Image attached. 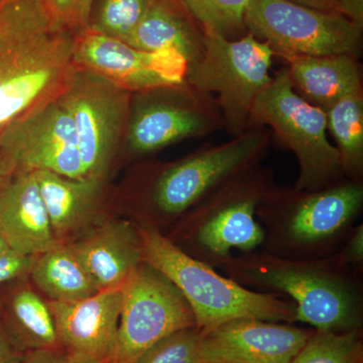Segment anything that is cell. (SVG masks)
I'll list each match as a JSON object with an SVG mask.
<instances>
[{
  "instance_id": "1",
  "label": "cell",
  "mask_w": 363,
  "mask_h": 363,
  "mask_svg": "<svg viewBox=\"0 0 363 363\" xmlns=\"http://www.w3.org/2000/svg\"><path fill=\"white\" fill-rule=\"evenodd\" d=\"M76 35L44 0L0 1V136L63 91L75 66Z\"/></svg>"
},
{
  "instance_id": "2",
  "label": "cell",
  "mask_w": 363,
  "mask_h": 363,
  "mask_svg": "<svg viewBox=\"0 0 363 363\" xmlns=\"http://www.w3.org/2000/svg\"><path fill=\"white\" fill-rule=\"evenodd\" d=\"M218 267L240 285L286 294L295 305L296 321L316 331L362 330L359 285L334 257L298 259L247 252Z\"/></svg>"
},
{
  "instance_id": "3",
  "label": "cell",
  "mask_w": 363,
  "mask_h": 363,
  "mask_svg": "<svg viewBox=\"0 0 363 363\" xmlns=\"http://www.w3.org/2000/svg\"><path fill=\"white\" fill-rule=\"evenodd\" d=\"M143 262L162 272L183 294L194 313L196 327L208 331L236 319L293 324V302L274 293L255 292L191 257L168 236L149 226L138 227Z\"/></svg>"
},
{
  "instance_id": "4",
  "label": "cell",
  "mask_w": 363,
  "mask_h": 363,
  "mask_svg": "<svg viewBox=\"0 0 363 363\" xmlns=\"http://www.w3.org/2000/svg\"><path fill=\"white\" fill-rule=\"evenodd\" d=\"M363 206L362 180L344 178L316 191L277 186L257 209L267 225L271 255L286 259H320L343 238Z\"/></svg>"
},
{
  "instance_id": "5",
  "label": "cell",
  "mask_w": 363,
  "mask_h": 363,
  "mask_svg": "<svg viewBox=\"0 0 363 363\" xmlns=\"http://www.w3.org/2000/svg\"><path fill=\"white\" fill-rule=\"evenodd\" d=\"M277 187L274 174L262 162L227 179L191 208L187 238L202 262L219 266L236 248L252 252L266 241L257 209Z\"/></svg>"
},
{
  "instance_id": "6",
  "label": "cell",
  "mask_w": 363,
  "mask_h": 363,
  "mask_svg": "<svg viewBox=\"0 0 363 363\" xmlns=\"http://www.w3.org/2000/svg\"><path fill=\"white\" fill-rule=\"evenodd\" d=\"M253 126L269 128L297 157L295 190H320L345 178L338 150L327 138L326 113L296 92L286 68L255 99L248 128Z\"/></svg>"
},
{
  "instance_id": "7",
  "label": "cell",
  "mask_w": 363,
  "mask_h": 363,
  "mask_svg": "<svg viewBox=\"0 0 363 363\" xmlns=\"http://www.w3.org/2000/svg\"><path fill=\"white\" fill-rule=\"evenodd\" d=\"M274 57L271 47L252 33L229 40L204 32L202 55L189 64L185 81L215 98L224 130L234 138L248 130L253 104L271 83Z\"/></svg>"
},
{
  "instance_id": "8",
  "label": "cell",
  "mask_w": 363,
  "mask_h": 363,
  "mask_svg": "<svg viewBox=\"0 0 363 363\" xmlns=\"http://www.w3.org/2000/svg\"><path fill=\"white\" fill-rule=\"evenodd\" d=\"M272 140L271 130L253 126L228 142L204 145L181 161L162 167L150 182L155 211L167 217L187 213L227 179L262 162Z\"/></svg>"
},
{
  "instance_id": "9",
  "label": "cell",
  "mask_w": 363,
  "mask_h": 363,
  "mask_svg": "<svg viewBox=\"0 0 363 363\" xmlns=\"http://www.w3.org/2000/svg\"><path fill=\"white\" fill-rule=\"evenodd\" d=\"M131 93L99 74L74 66L57 100L75 125L86 178L105 181L130 118Z\"/></svg>"
},
{
  "instance_id": "10",
  "label": "cell",
  "mask_w": 363,
  "mask_h": 363,
  "mask_svg": "<svg viewBox=\"0 0 363 363\" xmlns=\"http://www.w3.org/2000/svg\"><path fill=\"white\" fill-rule=\"evenodd\" d=\"M247 33L266 42L274 56H357L362 26L342 13H329L291 0H248Z\"/></svg>"
},
{
  "instance_id": "11",
  "label": "cell",
  "mask_w": 363,
  "mask_h": 363,
  "mask_svg": "<svg viewBox=\"0 0 363 363\" xmlns=\"http://www.w3.org/2000/svg\"><path fill=\"white\" fill-rule=\"evenodd\" d=\"M123 303L112 363H133L169 334L196 327L194 313L166 276L145 262L130 272Z\"/></svg>"
},
{
  "instance_id": "12",
  "label": "cell",
  "mask_w": 363,
  "mask_h": 363,
  "mask_svg": "<svg viewBox=\"0 0 363 363\" xmlns=\"http://www.w3.org/2000/svg\"><path fill=\"white\" fill-rule=\"evenodd\" d=\"M135 94L124 138L133 154H152L181 140L224 130L215 98L186 81Z\"/></svg>"
},
{
  "instance_id": "13",
  "label": "cell",
  "mask_w": 363,
  "mask_h": 363,
  "mask_svg": "<svg viewBox=\"0 0 363 363\" xmlns=\"http://www.w3.org/2000/svg\"><path fill=\"white\" fill-rule=\"evenodd\" d=\"M0 150L16 172L47 171L86 178L75 125L57 98L11 124L0 136Z\"/></svg>"
},
{
  "instance_id": "14",
  "label": "cell",
  "mask_w": 363,
  "mask_h": 363,
  "mask_svg": "<svg viewBox=\"0 0 363 363\" xmlns=\"http://www.w3.org/2000/svg\"><path fill=\"white\" fill-rule=\"evenodd\" d=\"M74 64L135 94L181 84L188 68L174 50L143 51L90 28L76 35Z\"/></svg>"
},
{
  "instance_id": "15",
  "label": "cell",
  "mask_w": 363,
  "mask_h": 363,
  "mask_svg": "<svg viewBox=\"0 0 363 363\" xmlns=\"http://www.w3.org/2000/svg\"><path fill=\"white\" fill-rule=\"evenodd\" d=\"M121 286L76 302L47 303L60 350L72 362H112L123 303Z\"/></svg>"
},
{
  "instance_id": "16",
  "label": "cell",
  "mask_w": 363,
  "mask_h": 363,
  "mask_svg": "<svg viewBox=\"0 0 363 363\" xmlns=\"http://www.w3.org/2000/svg\"><path fill=\"white\" fill-rule=\"evenodd\" d=\"M201 333L202 363H291L313 331L245 318Z\"/></svg>"
},
{
  "instance_id": "17",
  "label": "cell",
  "mask_w": 363,
  "mask_h": 363,
  "mask_svg": "<svg viewBox=\"0 0 363 363\" xmlns=\"http://www.w3.org/2000/svg\"><path fill=\"white\" fill-rule=\"evenodd\" d=\"M0 236L11 252L28 257L61 245L52 233L35 172H16L0 193Z\"/></svg>"
},
{
  "instance_id": "18",
  "label": "cell",
  "mask_w": 363,
  "mask_h": 363,
  "mask_svg": "<svg viewBox=\"0 0 363 363\" xmlns=\"http://www.w3.org/2000/svg\"><path fill=\"white\" fill-rule=\"evenodd\" d=\"M68 245L99 291L123 286L143 262L140 231L130 221L105 222Z\"/></svg>"
},
{
  "instance_id": "19",
  "label": "cell",
  "mask_w": 363,
  "mask_h": 363,
  "mask_svg": "<svg viewBox=\"0 0 363 363\" xmlns=\"http://www.w3.org/2000/svg\"><path fill=\"white\" fill-rule=\"evenodd\" d=\"M294 89L314 106L326 111L332 105L362 90V72L357 56H285Z\"/></svg>"
},
{
  "instance_id": "20",
  "label": "cell",
  "mask_w": 363,
  "mask_h": 363,
  "mask_svg": "<svg viewBox=\"0 0 363 363\" xmlns=\"http://www.w3.org/2000/svg\"><path fill=\"white\" fill-rule=\"evenodd\" d=\"M55 238L61 243L89 225L99 211L104 182L33 171Z\"/></svg>"
},
{
  "instance_id": "21",
  "label": "cell",
  "mask_w": 363,
  "mask_h": 363,
  "mask_svg": "<svg viewBox=\"0 0 363 363\" xmlns=\"http://www.w3.org/2000/svg\"><path fill=\"white\" fill-rule=\"evenodd\" d=\"M180 6H183L180 2L174 0H154L124 43L147 52L174 50L186 59L188 65L193 63L204 49V32L189 21Z\"/></svg>"
},
{
  "instance_id": "22",
  "label": "cell",
  "mask_w": 363,
  "mask_h": 363,
  "mask_svg": "<svg viewBox=\"0 0 363 363\" xmlns=\"http://www.w3.org/2000/svg\"><path fill=\"white\" fill-rule=\"evenodd\" d=\"M0 322L11 342L23 352L60 350L49 307L30 289L16 286L0 293Z\"/></svg>"
},
{
  "instance_id": "23",
  "label": "cell",
  "mask_w": 363,
  "mask_h": 363,
  "mask_svg": "<svg viewBox=\"0 0 363 363\" xmlns=\"http://www.w3.org/2000/svg\"><path fill=\"white\" fill-rule=\"evenodd\" d=\"M28 274L38 288L56 302H76L100 292L67 243L35 257Z\"/></svg>"
},
{
  "instance_id": "24",
  "label": "cell",
  "mask_w": 363,
  "mask_h": 363,
  "mask_svg": "<svg viewBox=\"0 0 363 363\" xmlns=\"http://www.w3.org/2000/svg\"><path fill=\"white\" fill-rule=\"evenodd\" d=\"M327 130L335 140L344 177L362 180L363 172V92L343 97L325 111Z\"/></svg>"
},
{
  "instance_id": "25",
  "label": "cell",
  "mask_w": 363,
  "mask_h": 363,
  "mask_svg": "<svg viewBox=\"0 0 363 363\" xmlns=\"http://www.w3.org/2000/svg\"><path fill=\"white\" fill-rule=\"evenodd\" d=\"M182 6L199 23L203 32L217 33L229 40L247 32L245 14L248 0H180Z\"/></svg>"
},
{
  "instance_id": "26",
  "label": "cell",
  "mask_w": 363,
  "mask_h": 363,
  "mask_svg": "<svg viewBox=\"0 0 363 363\" xmlns=\"http://www.w3.org/2000/svg\"><path fill=\"white\" fill-rule=\"evenodd\" d=\"M291 363H363L362 330L313 331Z\"/></svg>"
},
{
  "instance_id": "27",
  "label": "cell",
  "mask_w": 363,
  "mask_h": 363,
  "mask_svg": "<svg viewBox=\"0 0 363 363\" xmlns=\"http://www.w3.org/2000/svg\"><path fill=\"white\" fill-rule=\"evenodd\" d=\"M154 0H101L89 28L94 32L126 42L149 11Z\"/></svg>"
},
{
  "instance_id": "28",
  "label": "cell",
  "mask_w": 363,
  "mask_h": 363,
  "mask_svg": "<svg viewBox=\"0 0 363 363\" xmlns=\"http://www.w3.org/2000/svg\"><path fill=\"white\" fill-rule=\"evenodd\" d=\"M201 335L197 327L169 334L133 363H202Z\"/></svg>"
},
{
  "instance_id": "29",
  "label": "cell",
  "mask_w": 363,
  "mask_h": 363,
  "mask_svg": "<svg viewBox=\"0 0 363 363\" xmlns=\"http://www.w3.org/2000/svg\"><path fill=\"white\" fill-rule=\"evenodd\" d=\"M55 20L71 32L89 28L94 0H44Z\"/></svg>"
},
{
  "instance_id": "30",
  "label": "cell",
  "mask_w": 363,
  "mask_h": 363,
  "mask_svg": "<svg viewBox=\"0 0 363 363\" xmlns=\"http://www.w3.org/2000/svg\"><path fill=\"white\" fill-rule=\"evenodd\" d=\"M35 257L13 252L0 257V286L11 283L30 274Z\"/></svg>"
},
{
  "instance_id": "31",
  "label": "cell",
  "mask_w": 363,
  "mask_h": 363,
  "mask_svg": "<svg viewBox=\"0 0 363 363\" xmlns=\"http://www.w3.org/2000/svg\"><path fill=\"white\" fill-rule=\"evenodd\" d=\"M336 259L344 266L358 264L363 259V225L353 229L350 235V240L343 248V252L336 255Z\"/></svg>"
},
{
  "instance_id": "32",
  "label": "cell",
  "mask_w": 363,
  "mask_h": 363,
  "mask_svg": "<svg viewBox=\"0 0 363 363\" xmlns=\"http://www.w3.org/2000/svg\"><path fill=\"white\" fill-rule=\"evenodd\" d=\"M21 363H76L72 362L61 350H42L26 352ZM104 363H112L107 362Z\"/></svg>"
},
{
  "instance_id": "33",
  "label": "cell",
  "mask_w": 363,
  "mask_h": 363,
  "mask_svg": "<svg viewBox=\"0 0 363 363\" xmlns=\"http://www.w3.org/2000/svg\"><path fill=\"white\" fill-rule=\"evenodd\" d=\"M26 354L13 345L0 322V363H21Z\"/></svg>"
},
{
  "instance_id": "34",
  "label": "cell",
  "mask_w": 363,
  "mask_h": 363,
  "mask_svg": "<svg viewBox=\"0 0 363 363\" xmlns=\"http://www.w3.org/2000/svg\"><path fill=\"white\" fill-rule=\"evenodd\" d=\"M344 16L358 26H363V0H337Z\"/></svg>"
},
{
  "instance_id": "35",
  "label": "cell",
  "mask_w": 363,
  "mask_h": 363,
  "mask_svg": "<svg viewBox=\"0 0 363 363\" xmlns=\"http://www.w3.org/2000/svg\"><path fill=\"white\" fill-rule=\"evenodd\" d=\"M291 1L312 7V9H320V11L343 14L342 9L337 0H291Z\"/></svg>"
},
{
  "instance_id": "36",
  "label": "cell",
  "mask_w": 363,
  "mask_h": 363,
  "mask_svg": "<svg viewBox=\"0 0 363 363\" xmlns=\"http://www.w3.org/2000/svg\"><path fill=\"white\" fill-rule=\"evenodd\" d=\"M14 173H16V169H14L13 164L0 150V193L2 192Z\"/></svg>"
},
{
  "instance_id": "37",
  "label": "cell",
  "mask_w": 363,
  "mask_h": 363,
  "mask_svg": "<svg viewBox=\"0 0 363 363\" xmlns=\"http://www.w3.org/2000/svg\"><path fill=\"white\" fill-rule=\"evenodd\" d=\"M9 252H11V248L7 245L6 240L0 236V257L6 255V253H9Z\"/></svg>"
},
{
  "instance_id": "38",
  "label": "cell",
  "mask_w": 363,
  "mask_h": 363,
  "mask_svg": "<svg viewBox=\"0 0 363 363\" xmlns=\"http://www.w3.org/2000/svg\"><path fill=\"white\" fill-rule=\"evenodd\" d=\"M174 1H178V2H180V0H174ZM181 4V2H180Z\"/></svg>"
},
{
  "instance_id": "39",
  "label": "cell",
  "mask_w": 363,
  "mask_h": 363,
  "mask_svg": "<svg viewBox=\"0 0 363 363\" xmlns=\"http://www.w3.org/2000/svg\"><path fill=\"white\" fill-rule=\"evenodd\" d=\"M2 286H4V285H2ZM0 293H1V292H0Z\"/></svg>"
},
{
  "instance_id": "40",
  "label": "cell",
  "mask_w": 363,
  "mask_h": 363,
  "mask_svg": "<svg viewBox=\"0 0 363 363\" xmlns=\"http://www.w3.org/2000/svg\"><path fill=\"white\" fill-rule=\"evenodd\" d=\"M0 1H1V0H0Z\"/></svg>"
}]
</instances>
